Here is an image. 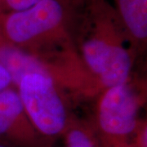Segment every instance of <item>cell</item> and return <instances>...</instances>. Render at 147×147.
Masks as SVG:
<instances>
[{
	"instance_id": "obj_1",
	"label": "cell",
	"mask_w": 147,
	"mask_h": 147,
	"mask_svg": "<svg viewBox=\"0 0 147 147\" xmlns=\"http://www.w3.org/2000/svg\"><path fill=\"white\" fill-rule=\"evenodd\" d=\"M71 39L99 93L131 78L136 60L115 10L107 1H83Z\"/></svg>"
},
{
	"instance_id": "obj_2",
	"label": "cell",
	"mask_w": 147,
	"mask_h": 147,
	"mask_svg": "<svg viewBox=\"0 0 147 147\" xmlns=\"http://www.w3.org/2000/svg\"><path fill=\"white\" fill-rule=\"evenodd\" d=\"M83 0H42L30 8L0 13V37L39 61L73 43L71 31Z\"/></svg>"
},
{
	"instance_id": "obj_3",
	"label": "cell",
	"mask_w": 147,
	"mask_h": 147,
	"mask_svg": "<svg viewBox=\"0 0 147 147\" xmlns=\"http://www.w3.org/2000/svg\"><path fill=\"white\" fill-rule=\"evenodd\" d=\"M33 126L44 138L54 142L63 137L73 119L62 88L47 74L25 75L16 88Z\"/></svg>"
},
{
	"instance_id": "obj_4",
	"label": "cell",
	"mask_w": 147,
	"mask_h": 147,
	"mask_svg": "<svg viewBox=\"0 0 147 147\" xmlns=\"http://www.w3.org/2000/svg\"><path fill=\"white\" fill-rule=\"evenodd\" d=\"M92 125L101 141L131 142L144 102L132 79L96 96Z\"/></svg>"
},
{
	"instance_id": "obj_5",
	"label": "cell",
	"mask_w": 147,
	"mask_h": 147,
	"mask_svg": "<svg viewBox=\"0 0 147 147\" xmlns=\"http://www.w3.org/2000/svg\"><path fill=\"white\" fill-rule=\"evenodd\" d=\"M0 144L7 147L53 146V142L33 126L13 86L0 92Z\"/></svg>"
},
{
	"instance_id": "obj_6",
	"label": "cell",
	"mask_w": 147,
	"mask_h": 147,
	"mask_svg": "<svg viewBox=\"0 0 147 147\" xmlns=\"http://www.w3.org/2000/svg\"><path fill=\"white\" fill-rule=\"evenodd\" d=\"M115 10L136 65L147 56V0H115Z\"/></svg>"
},
{
	"instance_id": "obj_7",
	"label": "cell",
	"mask_w": 147,
	"mask_h": 147,
	"mask_svg": "<svg viewBox=\"0 0 147 147\" xmlns=\"http://www.w3.org/2000/svg\"><path fill=\"white\" fill-rule=\"evenodd\" d=\"M0 65L9 73L15 88L21 79L28 74L43 73L49 74L45 65L36 57L21 47L7 42L1 37Z\"/></svg>"
},
{
	"instance_id": "obj_8",
	"label": "cell",
	"mask_w": 147,
	"mask_h": 147,
	"mask_svg": "<svg viewBox=\"0 0 147 147\" xmlns=\"http://www.w3.org/2000/svg\"><path fill=\"white\" fill-rule=\"evenodd\" d=\"M65 147H103L92 123L73 117L64 133Z\"/></svg>"
},
{
	"instance_id": "obj_9",
	"label": "cell",
	"mask_w": 147,
	"mask_h": 147,
	"mask_svg": "<svg viewBox=\"0 0 147 147\" xmlns=\"http://www.w3.org/2000/svg\"><path fill=\"white\" fill-rule=\"evenodd\" d=\"M40 1L42 0H2L0 3V13L26 10Z\"/></svg>"
},
{
	"instance_id": "obj_10",
	"label": "cell",
	"mask_w": 147,
	"mask_h": 147,
	"mask_svg": "<svg viewBox=\"0 0 147 147\" xmlns=\"http://www.w3.org/2000/svg\"><path fill=\"white\" fill-rule=\"evenodd\" d=\"M131 147H147V116L139 121L137 130L131 140Z\"/></svg>"
},
{
	"instance_id": "obj_11",
	"label": "cell",
	"mask_w": 147,
	"mask_h": 147,
	"mask_svg": "<svg viewBox=\"0 0 147 147\" xmlns=\"http://www.w3.org/2000/svg\"><path fill=\"white\" fill-rule=\"evenodd\" d=\"M144 61H145V65L143 66L142 73L137 75L132 74L131 79L136 84L145 105L147 100V57L144 59Z\"/></svg>"
},
{
	"instance_id": "obj_12",
	"label": "cell",
	"mask_w": 147,
	"mask_h": 147,
	"mask_svg": "<svg viewBox=\"0 0 147 147\" xmlns=\"http://www.w3.org/2000/svg\"><path fill=\"white\" fill-rule=\"evenodd\" d=\"M11 86H13V84L11 75L7 69L0 65V92Z\"/></svg>"
},
{
	"instance_id": "obj_13",
	"label": "cell",
	"mask_w": 147,
	"mask_h": 147,
	"mask_svg": "<svg viewBox=\"0 0 147 147\" xmlns=\"http://www.w3.org/2000/svg\"><path fill=\"white\" fill-rule=\"evenodd\" d=\"M103 147H131V142H110L101 141Z\"/></svg>"
},
{
	"instance_id": "obj_14",
	"label": "cell",
	"mask_w": 147,
	"mask_h": 147,
	"mask_svg": "<svg viewBox=\"0 0 147 147\" xmlns=\"http://www.w3.org/2000/svg\"><path fill=\"white\" fill-rule=\"evenodd\" d=\"M143 109H145V110H146V116H147V100H146V102L145 103L144 106H143Z\"/></svg>"
},
{
	"instance_id": "obj_15",
	"label": "cell",
	"mask_w": 147,
	"mask_h": 147,
	"mask_svg": "<svg viewBox=\"0 0 147 147\" xmlns=\"http://www.w3.org/2000/svg\"><path fill=\"white\" fill-rule=\"evenodd\" d=\"M0 147H7V146H4V145H2V144H0Z\"/></svg>"
},
{
	"instance_id": "obj_16",
	"label": "cell",
	"mask_w": 147,
	"mask_h": 147,
	"mask_svg": "<svg viewBox=\"0 0 147 147\" xmlns=\"http://www.w3.org/2000/svg\"><path fill=\"white\" fill-rule=\"evenodd\" d=\"M52 147H53V146H52ZM64 147H65V146H64Z\"/></svg>"
}]
</instances>
